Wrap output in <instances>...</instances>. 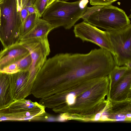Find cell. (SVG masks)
<instances>
[{
	"mask_svg": "<svg viewBox=\"0 0 131 131\" xmlns=\"http://www.w3.org/2000/svg\"><path fill=\"white\" fill-rule=\"evenodd\" d=\"M108 76L78 96L65 116L67 120L99 121L109 98Z\"/></svg>",
	"mask_w": 131,
	"mask_h": 131,
	"instance_id": "cell-1",
	"label": "cell"
},
{
	"mask_svg": "<svg viewBox=\"0 0 131 131\" xmlns=\"http://www.w3.org/2000/svg\"><path fill=\"white\" fill-rule=\"evenodd\" d=\"M88 0L74 2L57 0L46 8L42 18L54 28L62 26L69 29L81 18L86 10Z\"/></svg>",
	"mask_w": 131,
	"mask_h": 131,
	"instance_id": "cell-2",
	"label": "cell"
},
{
	"mask_svg": "<svg viewBox=\"0 0 131 131\" xmlns=\"http://www.w3.org/2000/svg\"><path fill=\"white\" fill-rule=\"evenodd\" d=\"M0 41L3 48L19 41L22 21L17 0H0Z\"/></svg>",
	"mask_w": 131,
	"mask_h": 131,
	"instance_id": "cell-3",
	"label": "cell"
},
{
	"mask_svg": "<svg viewBox=\"0 0 131 131\" xmlns=\"http://www.w3.org/2000/svg\"><path fill=\"white\" fill-rule=\"evenodd\" d=\"M85 21L107 31L117 30L130 24L129 17L124 10L111 5L95 12Z\"/></svg>",
	"mask_w": 131,
	"mask_h": 131,
	"instance_id": "cell-4",
	"label": "cell"
},
{
	"mask_svg": "<svg viewBox=\"0 0 131 131\" xmlns=\"http://www.w3.org/2000/svg\"><path fill=\"white\" fill-rule=\"evenodd\" d=\"M115 66H124L131 61V24L120 29L107 31Z\"/></svg>",
	"mask_w": 131,
	"mask_h": 131,
	"instance_id": "cell-5",
	"label": "cell"
},
{
	"mask_svg": "<svg viewBox=\"0 0 131 131\" xmlns=\"http://www.w3.org/2000/svg\"><path fill=\"white\" fill-rule=\"evenodd\" d=\"M19 42L27 49L30 55L32 63L29 69L30 75L35 78L50 52L48 37L30 39Z\"/></svg>",
	"mask_w": 131,
	"mask_h": 131,
	"instance_id": "cell-6",
	"label": "cell"
},
{
	"mask_svg": "<svg viewBox=\"0 0 131 131\" xmlns=\"http://www.w3.org/2000/svg\"><path fill=\"white\" fill-rule=\"evenodd\" d=\"M73 32L75 37L80 38L83 42L93 43L112 54V48L106 31L101 30L83 21L75 25Z\"/></svg>",
	"mask_w": 131,
	"mask_h": 131,
	"instance_id": "cell-7",
	"label": "cell"
},
{
	"mask_svg": "<svg viewBox=\"0 0 131 131\" xmlns=\"http://www.w3.org/2000/svg\"><path fill=\"white\" fill-rule=\"evenodd\" d=\"M100 121H131V99L116 101L109 97Z\"/></svg>",
	"mask_w": 131,
	"mask_h": 131,
	"instance_id": "cell-8",
	"label": "cell"
},
{
	"mask_svg": "<svg viewBox=\"0 0 131 131\" xmlns=\"http://www.w3.org/2000/svg\"><path fill=\"white\" fill-rule=\"evenodd\" d=\"M10 75L13 101L25 99L31 94L34 80L30 77L29 70L19 71Z\"/></svg>",
	"mask_w": 131,
	"mask_h": 131,
	"instance_id": "cell-9",
	"label": "cell"
},
{
	"mask_svg": "<svg viewBox=\"0 0 131 131\" xmlns=\"http://www.w3.org/2000/svg\"><path fill=\"white\" fill-rule=\"evenodd\" d=\"M45 108L44 106L37 102L23 99L13 101L7 107L1 110L11 113H29L37 118L44 116Z\"/></svg>",
	"mask_w": 131,
	"mask_h": 131,
	"instance_id": "cell-10",
	"label": "cell"
},
{
	"mask_svg": "<svg viewBox=\"0 0 131 131\" xmlns=\"http://www.w3.org/2000/svg\"><path fill=\"white\" fill-rule=\"evenodd\" d=\"M29 53L27 49L19 41L3 48L0 51V71Z\"/></svg>",
	"mask_w": 131,
	"mask_h": 131,
	"instance_id": "cell-11",
	"label": "cell"
},
{
	"mask_svg": "<svg viewBox=\"0 0 131 131\" xmlns=\"http://www.w3.org/2000/svg\"><path fill=\"white\" fill-rule=\"evenodd\" d=\"M109 97L116 101L131 99V69L122 77L110 90Z\"/></svg>",
	"mask_w": 131,
	"mask_h": 131,
	"instance_id": "cell-12",
	"label": "cell"
},
{
	"mask_svg": "<svg viewBox=\"0 0 131 131\" xmlns=\"http://www.w3.org/2000/svg\"><path fill=\"white\" fill-rule=\"evenodd\" d=\"M104 77L96 78L85 81L71 91L63 94L61 97L63 106L67 109H70L78 96L91 88Z\"/></svg>",
	"mask_w": 131,
	"mask_h": 131,
	"instance_id": "cell-13",
	"label": "cell"
},
{
	"mask_svg": "<svg viewBox=\"0 0 131 131\" xmlns=\"http://www.w3.org/2000/svg\"><path fill=\"white\" fill-rule=\"evenodd\" d=\"M10 75L0 72V110L6 107L13 101Z\"/></svg>",
	"mask_w": 131,
	"mask_h": 131,
	"instance_id": "cell-14",
	"label": "cell"
},
{
	"mask_svg": "<svg viewBox=\"0 0 131 131\" xmlns=\"http://www.w3.org/2000/svg\"><path fill=\"white\" fill-rule=\"evenodd\" d=\"M54 28L51 24L38 17L34 28L26 34L20 37L19 41L48 37L49 33Z\"/></svg>",
	"mask_w": 131,
	"mask_h": 131,
	"instance_id": "cell-15",
	"label": "cell"
},
{
	"mask_svg": "<svg viewBox=\"0 0 131 131\" xmlns=\"http://www.w3.org/2000/svg\"><path fill=\"white\" fill-rule=\"evenodd\" d=\"M35 118L32 115L27 113H11L0 110V121H30Z\"/></svg>",
	"mask_w": 131,
	"mask_h": 131,
	"instance_id": "cell-16",
	"label": "cell"
},
{
	"mask_svg": "<svg viewBox=\"0 0 131 131\" xmlns=\"http://www.w3.org/2000/svg\"><path fill=\"white\" fill-rule=\"evenodd\" d=\"M131 68L124 66H115L109 73L108 77L110 81V90L119 80Z\"/></svg>",
	"mask_w": 131,
	"mask_h": 131,
	"instance_id": "cell-17",
	"label": "cell"
},
{
	"mask_svg": "<svg viewBox=\"0 0 131 131\" xmlns=\"http://www.w3.org/2000/svg\"><path fill=\"white\" fill-rule=\"evenodd\" d=\"M38 17L37 13H33L28 15L22 24L20 37L26 34L34 28Z\"/></svg>",
	"mask_w": 131,
	"mask_h": 131,
	"instance_id": "cell-18",
	"label": "cell"
},
{
	"mask_svg": "<svg viewBox=\"0 0 131 131\" xmlns=\"http://www.w3.org/2000/svg\"><path fill=\"white\" fill-rule=\"evenodd\" d=\"M15 62L19 71L29 70L32 63V60L29 53Z\"/></svg>",
	"mask_w": 131,
	"mask_h": 131,
	"instance_id": "cell-19",
	"label": "cell"
},
{
	"mask_svg": "<svg viewBox=\"0 0 131 131\" xmlns=\"http://www.w3.org/2000/svg\"><path fill=\"white\" fill-rule=\"evenodd\" d=\"M47 0H35L32 6L36 9L38 17L40 18L46 8Z\"/></svg>",
	"mask_w": 131,
	"mask_h": 131,
	"instance_id": "cell-20",
	"label": "cell"
},
{
	"mask_svg": "<svg viewBox=\"0 0 131 131\" xmlns=\"http://www.w3.org/2000/svg\"><path fill=\"white\" fill-rule=\"evenodd\" d=\"M105 6L101 5H96L90 7H88L84 13L81 18L84 20V21H85L91 14Z\"/></svg>",
	"mask_w": 131,
	"mask_h": 131,
	"instance_id": "cell-21",
	"label": "cell"
},
{
	"mask_svg": "<svg viewBox=\"0 0 131 131\" xmlns=\"http://www.w3.org/2000/svg\"><path fill=\"white\" fill-rule=\"evenodd\" d=\"M19 71L15 62L11 64L0 71V72L9 74H12Z\"/></svg>",
	"mask_w": 131,
	"mask_h": 131,
	"instance_id": "cell-22",
	"label": "cell"
},
{
	"mask_svg": "<svg viewBox=\"0 0 131 131\" xmlns=\"http://www.w3.org/2000/svg\"><path fill=\"white\" fill-rule=\"evenodd\" d=\"M90 3L92 5H101L106 6L111 5L110 0H89Z\"/></svg>",
	"mask_w": 131,
	"mask_h": 131,
	"instance_id": "cell-23",
	"label": "cell"
},
{
	"mask_svg": "<svg viewBox=\"0 0 131 131\" xmlns=\"http://www.w3.org/2000/svg\"><path fill=\"white\" fill-rule=\"evenodd\" d=\"M20 13L21 18L22 24L29 14L25 7H24L22 8Z\"/></svg>",
	"mask_w": 131,
	"mask_h": 131,
	"instance_id": "cell-24",
	"label": "cell"
},
{
	"mask_svg": "<svg viewBox=\"0 0 131 131\" xmlns=\"http://www.w3.org/2000/svg\"><path fill=\"white\" fill-rule=\"evenodd\" d=\"M35 0H21L22 8L25 6H32Z\"/></svg>",
	"mask_w": 131,
	"mask_h": 131,
	"instance_id": "cell-25",
	"label": "cell"
},
{
	"mask_svg": "<svg viewBox=\"0 0 131 131\" xmlns=\"http://www.w3.org/2000/svg\"><path fill=\"white\" fill-rule=\"evenodd\" d=\"M25 8L27 10L29 14L33 13H37V12L32 6H25Z\"/></svg>",
	"mask_w": 131,
	"mask_h": 131,
	"instance_id": "cell-26",
	"label": "cell"
},
{
	"mask_svg": "<svg viewBox=\"0 0 131 131\" xmlns=\"http://www.w3.org/2000/svg\"><path fill=\"white\" fill-rule=\"evenodd\" d=\"M57 0H47L46 8L48 7L52 3Z\"/></svg>",
	"mask_w": 131,
	"mask_h": 131,
	"instance_id": "cell-27",
	"label": "cell"
},
{
	"mask_svg": "<svg viewBox=\"0 0 131 131\" xmlns=\"http://www.w3.org/2000/svg\"><path fill=\"white\" fill-rule=\"evenodd\" d=\"M124 66L129 68H131V61H129L125 63Z\"/></svg>",
	"mask_w": 131,
	"mask_h": 131,
	"instance_id": "cell-28",
	"label": "cell"
},
{
	"mask_svg": "<svg viewBox=\"0 0 131 131\" xmlns=\"http://www.w3.org/2000/svg\"><path fill=\"white\" fill-rule=\"evenodd\" d=\"M117 0H110V4L111 5L112 3L114 2Z\"/></svg>",
	"mask_w": 131,
	"mask_h": 131,
	"instance_id": "cell-29",
	"label": "cell"
},
{
	"mask_svg": "<svg viewBox=\"0 0 131 131\" xmlns=\"http://www.w3.org/2000/svg\"><path fill=\"white\" fill-rule=\"evenodd\" d=\"M1 24V9L0 7V25Z\"/></svg>",
	"mask_w": 131,
	"mask_h": 131,
	"instance_id": "cell-30",
	"label": "cell"
},
{
	"mask_svg": "<svg viewBox=\"0 0 131 131\" xmlns=\"http://www.w3.org/2000/svg\"><path fill=\"white\" fill-rule=\"evenodd\" d=\"M64 0V1H69V0Z\"/></svg>",
	"mask_w": 131,
	"mask_h": 131,
	"instance_id": "cell-31",
	"label": "cell"
}]
</instances>
